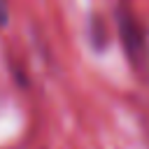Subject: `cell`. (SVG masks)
I'll list each match as a JSON object with an SVG mask.
<instances>
[{"label": "cell", "mask_w": 149, "mask_h": 149, "mask_svg": "<svg viewBox=\"0 0 149 149\" xmlns=\"http://www.w3.org/2000/svg\"><path fill=\"white\" fill-rule=\"evenodd\" d=\"M119 23H121V37H123V44H126V51L130 54L133 61H140L142 54H144V37H142V28L137 26V21L130 16V14H121L119 16Z\"/></svg>", "instance_id": "1"}]
</instances>
